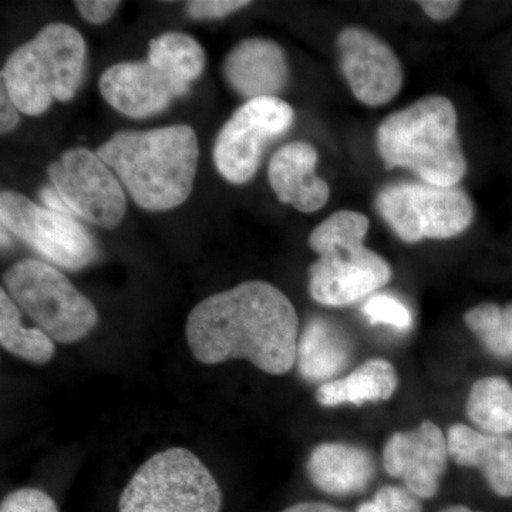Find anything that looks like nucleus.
I'll return each mask as SVG.
<instances>
[{
    "mask_svg": "<svg viewBox=\"0 0 512 512\" xmlns=\"http://www.w3.org/2000/svg\"><path fill=\"white\" fill-rule=\"evenodd\" d=\"M185 335L204 365L245 359L269 375H285L296 363L298 313L281 289L248 281L198 303Z\"/></svg>",
    "mask_w": 512,
    "mask_h": 512,
    "instance_id": "f257e3e1",
    "label": "nucleus"
},
{
    "mask_svg": "<svg viewBox=\"0 0 512 512\" xmlns=\"http://www.w3.org/2000/svg\"><path fill=\"white\" fill-rule=\"evenodd\" d=\"M97 154L138 207L168 211L190 197L200 148L194 128L180 124L148 131H120Z\"/></svg>",
    "mask_w": 512,
    "mask_h": 512,
    "instance_id": "f03ea898",
    "label": "nucleus"
},
{
    "mask_svg": "<svg viewBox=\"0 0 512 512\" xmlns=\"http://www.w3.org/2000/svg\"><path fill=\"white\" fill-rule=\"evenodd\" d=\"M457 124L456 107L440 94L394 111L377 127V151L384 167L407 168L437 187H457L467 173Z\"/></svg>",
    "mask_w": 512,
    "mask_h": 512,
    "instance_id": "7ed1b4c3",
    "label": "nucleus"
},
{
    "mask_svg": "<svg viewBox=\"0 0 512 512\" xmlns=\"http://www.w3.org/2000/svg\"><path fill=\"white\" fill-rule=\"evenodd\" d=\"M370 221L360 212L342 210L313 229L309 247L319 255L309 269V292L320 305H353L392 279L386 259L366 248Z\"/></svg>",
    "mask_w": 512,
    "mask_h": 512,
    "instance_id": "20e7f679",
    "label": "nucleus"
},
{
    "mask_svg": "<svg viewBox=\"0 0 512 512\" xmlns=\"http://www.w3.org/2000/svg\"><path fill=\"white\" fill-rule=\"evenodd\" d=\"M86 55V42L76 29L52 23L9 56L2 84L20 113L40 116L53 101L76 96Z\"/></svg>",
    "mask_w": 512,
    "mask_h": 512,
    "instance_id": "39448f33",
    "label": "nucleus"
},
{
    "mask_svg": "<svg viewBox=\"0 0 512 512\" xmlns=\"http://www.w3.org/2000/svg\"><path fill=\"white\" fill-rule=\"evenodd\" d=\"M220 485L187 448L148 458L120 495L119 512H220Z\"/></svg>",
    "mask_w": 512,
    "mask_h": 512,
    "instance_id": "423d86ee",
    "label": "nucleus"
},
{
    "mask_svg": "<svg viewBox=\"0 0 512 512\" xmlns=\"http://www.w3.org/2000/svg\"><path fill=\"white\" fill-rule=\"evenodd\" d=\"M3 284L16 306L56 342H79L99 322L93 303L46 262L23 259L6 272Z\"/></svg>",
    "mask_w": 512,
    "mask_h": 512,
    "instance_id": "0eeeda50",
    "label": "nucleus"
},
{
    "mask_svg": "<svg viewBox=\"0 0 512 512\" xmlns=\"http://www.w3.org/2000/svg\"><path fill=\"white\" fill-rule=\"evenodd\" d=\"M376 208L394 234L407 244L458 237L474 220L473 201L466 191L424 181L386 185L377 194Z\"/></svg>",
    "mask_w": 512,
    "mask_h": 512,
    "instance_id": "6e6552de",
    "label": "nucleus"
},
{
    "mask_svg": "<svg viewBox=\"0 0 512 512\" xmlns=\"http://www.w3.org/2000/svg\"><path fill=\"white\" fill-rule=\"evenodd\" d=\"M0 220L6 231L57 266L79 271L97 259L96 241L72 215L40 207L19 192H2Z\"/></svg>",
    "mask_w": 512,
    "mask_h": 512,
    "instance_id": "1a4fd4ad",
    "label": "nucleus"
},
{
    "mask_svg": "<svg viewBox=\"0 0 512 512\" xmlns=\"http://www.w3.org/2000/svg\"><path fill=\"white\" fill-rule=\"evenodd\" d=\"M295 113L279 97L247 100L218 134L214 163L232 184L251 181L258 171L266 146L292 127Z\"/></svg>",
    "mask_w": 512,
    "mask_h": 512,
    "instance_id": "9d476101",
    "label": "nucleus"
},
{
    "mask_svg": "<svg viewBox=\"0 0 512 512\" xmlns=\"http://www.w3.org/2000/svg\"><path fill=\"white\" fill-rule=\"evenodd\" d=\"M53 187L73 215L104 229L119 227L127 210L119 178L99 154L73 148L49 165Z\"/></svg>",
    "mask_w": 512,
    "mask_h": 512,
    "instance_id": "9b49d317",
    "label": "nucleus"
},
{
    "mask_svg": "<svg viewBox=\"0 0 512 512\" xmlns=\"http://www.w3.org/2000/svg\"><path fill=\"white\" fill-rule=\"evenodd\" d=\"M336 47L340 69L357 101L382 107L400 93L402 62L382 37L362 26H348L340 30Z\"/></svg>",
    "mask_w": 512,
    "mask_h": 512,
    "instance_id": "f8f14e48",
    "label": "nucleus"
},
{
    "mask_svg": "<svg viewBox=\"0 0 512 512\" xmlns=\"http://www.w3.org/2000/svg\"><path fill=\"white\" fill-rule=\"evenodd\" d=\"M447 437L433 421L426 420L416 429L397 431L383 451L387 473L400 478L417 498H433L446 473Z\"/></svg>",
    "mask_w": 512,
    "mask_h": 512,
    "instance_id": "ddd939ff",
    "label": "nucleus"
},
{
    "mask_svg": "<svg viewBox=\"0 0 512 512\" xmlns=\"http://www.w3.org/2000/svg\"><path fill=\"white\" fill-rule=\"evenodd\" d=\"M188 92L190 87L148 60L114 64L100 77L103 99L131 119L156 116Z\"/></svg>",
    "mask_w": 512,
    "mask_h": 512,
    "instance_id": "4468645a",
    "label": "nucleus"
},
{
    "mask_svg": "<svg viewBox=\"0 0 512 512\" xmlns=\"http://www.w3.org/2000/svg\"><path fill=\"white\" fill-rule=\"evenodd\" d=\"M224 76L229 86L245 99L276 97L289 82L288 59L274 40L251 37L229 52Z\"/></svg>",
    "mask_w": 512,
    "mask_h": 512,
    "instance_id": "2eb2a0df",
    "label": "nucleus"
},
{
    "mask_svg": "<svg viewBox=\"0 0 512 512\" xmlns=\"http://www.w3.org/2000/svg\"><path fill=\"white\" fill-rule=\"evenodd\" d=\"M318 151L305 141L286 144L276 151L268 167V180L276 198L295 210L311 214L328 204L330 188L316 175Z\"/></svg>",
    "mask_w": 512,
    "mask_h": 512,
    "instance_id": "dca6fc26",
    "label": "nucleus"
},
{
    "mask_svg": "<svg viewBox=\"0 0 512 512\" xmlns=\"http://www.w3.org/2000/svg\"><path fill=\"white\" fill-rule=\"evenodd\" d=\"M447 446L458 466L478 468L495 494L512 497L511 439L453 424L447 430Z\"/></svg>",
    "mask_w": 512,
    "mask_h": 512,
    "instance_id": "f3484780",
    "label": "nucleus"
},
{
    "mask_svg": "<svg viewBox=\"0 0 512 512\" xmlns=\"http://www.w3.org/2000/svg\"><path fill=\"white\" fill-rule=\"evenodd\" d=\"M306 471L322 493H362L375 477L373 458L363 448L346 443H322L313 448Z\"/></svg>",
    "mask_w": 512,
    "mask_h": 512,
    "instance_id": "a211bd4d",
    "label": "nucleus"
},
{
    "mask_svg": "<svg viewBox=\"0 0 512 512\" xmlns=\"http://www.w3.org/2000/svg\"><path fill=\"white\" fill-rule=\"evenodd\" d=\"M352 353V340L345 329L332 319L315 316L298 340L296 363L303 379L328 383L349 366Z\"/></svg>",
    "mask_w": 512,
    "mask_h": 512,
    "instance_id": "6ab92c4d",
    "label": "nucleus"
},
{
    "mask_svg": "<svg viewBox=\"0 0 512 512\" xmlns=\"http://www.w3.org/2000/svg\"><path fill=\"white\" fill-rule=\"evenodd\" d=\"M397 384L399 379L392 363L383 359L367 360L343 379L323 383L316 392V402L325 407L384 402L396 392Z\"/></svg>",
    "mask_w": 512,
    "mask_h": 512,
    "instance_id": "aec40b11",
    "label": "nucleus"
},
{
    "mask_svg": "<svg viewBox=\"0 0 512 512\" xmlns=\"http://www.w3.org/2000/svg\"><path fill=\"white\" fill-rule=\"evenodd\" d=\"M467 414L483 433L512 434L511 384L498 376L477 380L468 394Z\"/></svg>",
    "mask_w": 512,
    "mask_h": 512,
    "instance_id": "412c9836",
    "label": "nucleus"
},
{
    "mask_svg": "<svg viewBox=\"0 0 512 512\" xmlns=\"http://www.w3.org/2000/svg\"><path fill=\"white\" fill-rule=\"evenodd\" d=\"M0 345L13 356L35 365H45L56 353L53 339L42 329L22 325L19 308L5 289L0 291Z\"/></svg>",
    "mask_w": 512,
    "mask_h": 512,
    "instance_id": "4be33fe9",
    "label": "nucleus"
},
{
    "mask_svg": "<svg viewBox=\"0 0 512 512\" xmlns=\"http://www.w3.org/2000/svg\"><path fill=\"white\" fill-rule=\"evenodd\" d=\"M147 60L190 87L204 72L205 52L194 37L168 32L151 40Z\"/></svg>",
    "mask_w": 512,
    "mask_h": 512,
    "instance_id": "5701e85b",
    "label": "nucleus"
},
{
    "mask_svg": "<svg viewBox=\"0 0 512 512\" xmlns=\"http://www.w3.org/2000/svg\"><path fill=\"white\" fill-rule=\"evenodd\" d=\"M464 322L491 355L512 356V302L505 306L480 303L466 312Z\"/></svg>",
    "mask_w": 512,
    "mask_h": 512,
    "instance_id": "b1692460",
    "label": "nucleus"
},
{
    "mask_svg": "<svg viewBox=\"0 0 512 512\" xmlns=\"http://www.w3.org/2000/svg\"><path fill=\"white\" fill-rule=\"evenodd\" d=\"M363 313L372 323H382L400 330L409 329L413 322L409 308L399 299L384 293L370 296L363 305Z\"/></svg>",
    "mask_w": 512,
    "mask_h": 512,
    "instance_id": "393cba45",
    "label": "nucleus"
},
{
    "mask_svg": "<svg viewBox=\"0 0 512 512\" xmlns=\"http://www.w3.org/2000/svg\"><path fill=\"white\" fill-rule=\"evenodd\" d=\"M356 512H423V507L407 488L387 485L377 491L373 501L359 505Z\"/></svg>",
    "mask_w": 512,
    "mask_h": 512,
    "instance_id": "a878e982",
    "label": "nucleus"
},
{
    "mask_svg": "<svg viewBox=\"0 0 512 512\" xmlns=\"http://www.w3.org/2000/svg\"><path fill=\"white\" fill-rule=\"evenodd\" d=\"M0 512H59V508L45 491L20 488L3 498Z\"/></svg>",
    "mask_w": 512,
    "mask_h": 512,
    "instance_id": "bb28decb",
    "label": "nucleus"
},
{
    "mask_svg": "<svg viewBox=\"0 0 512 512\" xmlns=\"http://www.w3.org/2000/svg\"><path fill=\"white\" fill-rule=\"evenodd\" d=\"M249 5L245 0H195L188 3L187 12L192 19H221Z\"/></svg>",
    "mask_w": 512,
    "mask_h": 512,
    "instance_id": "cd10ccee",
    "label": "nucleus"
},
{
    "mask_svg": "<svg viewBox=\"0 0 512 512\" xmlns=\"http://www.w3.org/2000/svg\"><path fill=\"white\" fill-rule=\"evenodd\" d=\"M77 10L87 22L92 25H103L119 9L120 2H111V0H77Z\"/></svg>",
    "mask_w": 512,
    "mask_h": 512,
    "instance_id": "c85d7f7f",
    "label": "nucleus"
},
{
    "mask_svg": "<svg viewBox=\"0 0 512 512\" xmlns=\"http://www.w3.org/2000/svg\"><path fill=\"white\" fill-rule=\"evenodd\" d=\"M419 6L426 13L427 18L434 22H446L460 10L461 2H457V0H423V2H419Z\"/></svg>",
    "mask_w": 512,
    "mask_h": 512,
    "instance_id": "c756f323",
    "label": "nucleus"
},
{
    "mask_svg": "<svg viewBox=\"0 0 512 512\" xmlns=\"http://www.w3.org/2000/svg\"><path fill=\"white\" fill-rule=\"evenodd\" d=\"M19 113L18 106L2 84V87H0V131H2V134L10 133L19 126Z\"/></svg>",
    "mask_w": 512,
    "mask_h": 512,
    "instance_id": "7c9ffc66",
    "label": "nucleus"
},
{
    "mask_svg": "<svg viewBox=\"0 0 512 512\" xmlns=\"http://www.w3.org/2000/svg\"><path fill=\"white\" fill-rule=\"evenodd\" d=\"M40 197H42L43 204H45V207L49 208V210L62 212V214L72 215L73 217L72 212H70L67 205L64 204L62 197H60L55 187L43 188L42 192H40Z\"/></svg>",
    "mask_w": 512,
    "mask_h": 512,
    "instance_id": "2f4dec72",
    "label": "nucleus"
},
{
    "mask_svg": "<svg viewBox=\"0 0 512 512\" xmlns=\"http://www.w3.org/2000/svg\"><path fill=\"white\" fill-rule=\"evenodd\" d=\"M282 512H346L333 507V505L326 503H319V501H305V503H298L291 505Z\"/></svg>",
    "mask_w": 512,
    "mask_h": 512,
    "instance_id": "473e14b6",
    "label": "nucleus"
},
{
    "mask_svg": "<svg viewBox=\"0 0 512 512\" xmlns=\"http://www.w3.org/2000/svg\"><path fill=\"white\" fill-rule=\"evenodd\" d=\"M440 512H481V511L471 510V508L466 507V505H450V507H446V508H444V510H441Z\"/></svg>",
    "mask_w": 512,
    "mask_h": 512,
    "instance_id": "72a5a7b5",
    "label": "nucleus"
}]
</instances>
